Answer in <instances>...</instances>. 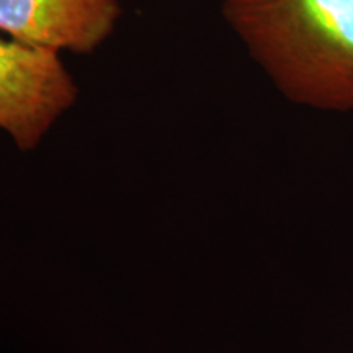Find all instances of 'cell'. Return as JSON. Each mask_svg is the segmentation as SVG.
Returning <instances> with one entry per match:
<instances>
[{
    "label": "cell",
    "mask_w": 353,
    "mask_h": 353,
    "mask_svg": "<svg viewBox=\"0 0 353 353\" xmlns=\"http://www.w3.org/2000/svg\"><path fill=\"white\" fill-rule=\"evenodd\" d=\"M223 17L286 100L353 113V0H223Z\"/></svg>",
    "instance_id": "6da1fadb"
},
{
    "label": "cell",
    "mask_w": 353,
    "mask_h": 353,
    "mask_svg": "<svg viewBox=\"0 0 353 353\" xmlns=\"http://www.w3.org/2000/svg\"><path fill=\"white\" fill-rule=\"evenodd\" d=\"M77 97L59 52L0 38V130L20 151L37 149Z\"/></svg>",
    "instance_id": "7a4b0ae2"
},
{
    "label": "cell",
    "mask_w": 353,
    "mask_h": 353,
    "mask_svg": "<svg viewBox=\"0 0 353 353\" xmlns=\"http://www.w3.org/2000/svg\"><path fill=\"white\" fill-rule=\"evenodd\" d=\"M120 15V0H0V32L46 50L90 54Z\"/></svg>",
    "instance_id": "3957f363"
}]
</instances>
